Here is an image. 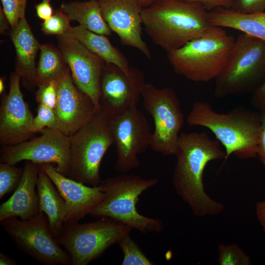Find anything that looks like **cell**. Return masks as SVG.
I'll use <instances>...</instances> for the list:
<instances>
[{"label": "cell", "mask_w": 265, "mask_h": 265, "mask_svg": "<svg viewBox=\"0 0 265 265\" xmlns=\"http://www.w3.org/2000/svg\"><path fill=\"white\" fill-rule=\"evenodd\" d=\"M261 117V126L258 145L257 157L265 166V112H260Z\"/></svg>", "instance_id": "obj_36"}, {"label": "cell", "mask_w": 265, "mask_h": 265, "mask_svg": "<svg viewBox=\"0 0 265 265\" xmlns=\"http://www.w3.org/2000/svg\"><path fill=\"white\" fill-rule=\"evenodd\" d=\"M30 140L4 146L0 162L15 165L25 160L37 164L55 163L56 169L67 176L70 159V137L60 130L46 128Z\"/></svg>", "instance_id": "obj_12"}, {"label": "cell", "mask_w": 265, "mask_h": 265, "mask_svg": "<svg viewBox=\"0 0 265 265\" xmlns=\"http://www.w3.org/2000/svg\"><path fill=\"white\" fill-rule=\"evenodd\" d=\"M46 128H54L60 130L54 109L38 104L37 114L33 117L31 130L35 133L41 132Z\"/></svg>", "instance_id": "obj_30"}, {"label": "cell", "mask_w": 265, "mask_h": 265, "mask_svg": "<svg viewBox=\"0 0 265 265\" xmlns=\"http://www.w3.org/2000/svg\"><path fill=\"white\" fill-rule=\"evenodd\" d=\"M156 0H140L142 6L144 8L148 7L153 3Z\"/></svg>", "instance_id": "obj_41"}, {"label": "cell", "mask_w": 265, "mask_h": 265, "mask_svg": "<svg viewBox=\"0 0 265 265\" xmlns=\"http://www.w3.org/2000/svg\"><path fill=\"white\" fill-rule=\"evenodd\" d=\"M1 227L23 252L45 265H71L69 253L52 234L43 212L32 218L16 217L0 221Z\"/></svg>", "instance_id": "obj_10"}, {"label": "cell", "mask_w": 265, "mask_h": 265, "mask_svg": "<svg viewBox=\"0 0 265 265\" xmlns=\"http://www.w3.org/2000/svg\"><path fill=\"white\" fill-rule=\"evenodd\" d=\"M146 83L140 70L131 67L127 73L115 65L106 63L101 80L100 110L112 116L137 106Z\"/></svg>", "instance_id": "obj_13"}, {"label": "cell", "mask_w": 265, "mask_h": 265, "mask_svg": "<svg viewBox=\"0 0 265 265\" xmlns=\"http://www.w3.org/2000/svg\"><path fill=\"white\" fill-rule=\"evenodd\" d=\"M40 51L36 67L37 86L46 82L56 80L68 66L59 50L53 45H41Z\"/></svg>", "instance_id": "obj_25"}, {"label": "cell", "mask_w": 265, "mask_h": 265, "mask_svg": "<svg viewBox=\"0 0 265 265\" xmlns=\"http://www.w3.org/2000/svg\"><path fill=\"white\" fill-rule=\"evenodd\" d=\"M36 188L39 212L45 214L52 234L57 238L65 226L66 207L64 199L48 175L40 168Z\"/></svg>", "instance_id": "obj_21"}, {"label": "cell", "mask_w": 265, "mask_h": 265, "mask_svg": "<svg viewBox=\"0 0 265 265\" xmlns=\"http://www.w3.org/2000/svg\"><path fill=\"white\" fill-rule=\"evenodd\" d=\"M123 253L122 265H153L151 261L130 234L123 237L118 243Z\"/></svg>", "instance_id": "obj_26"}, {"label": "cell", "mask_w": 265, "mask_h": 265, "mask_svg": "<svg viewBox=\"0 0 265 265\" xmlns=\"http://www.w3.org/2000/svg\"><path fill=\"white\" fill-rule=\"evenodd\" d=\"M220 144L206 132H182L177 140L173 185L177 194L198 216L218 215L225 209L223 204L207 194L203 183L204 172L208 163L225 160V151Z\"/></svg>", "instance_id": "obj_1"}, {"label": "cell", "mask_w": 265, "mask_h": 265, "mask_svg": "<svg viewBox=\"0 0 265 265\" xmlns=\"http://www.w3.org/2000/svg\"><path fill=\"white\" fill-rule=\"evenodd\" d=\"M36 99L38 104L54 109L57 98V82L52 80L38 86Z\"/></svg>", "instance_id": "obj_32"}, {"label": "cell", "mask_w": 265, "mask_h": 265, "mask_svg": "<svg viewBox=\"0 0 265 265\" xmlns=\"http://www.w3.org/2000/svg\"><path fill=\"white\" fill-rule=\"evenodd\" d=\"M0 265H16L17 263L9 257L0 252Z\"/></svg>", "instance_id": "obj_40"}, {"label": "cell", "mask_w": 265, "mask_h": 265, "mask_svg": "<svg viewBox=\"0 0 265 265\" xmlns=\"http://www.w3.org/2000/svg\"><path fill=\"white\" fill-rule=\"evenodd\" d=\"M21 78L16 72L10 78L9 90L0 107V143L5 146L29 139L33 115L20 89Z\"/></svg>", "instance_id": "obj_17"}, {"label": "cell", "mask_w": 265, "mask_h": 265, "mask_svg": "<svg viewBox=\"0 0 265 265\" xmlns=\"http://www.w3.org/2000/svg\"><path fill=\"white\" fill-rule=\"evenodd\" d=\"M251 104L260 112H265V80L252 93Z\"/></svg>", "instance_id": "obj_34"}, {"label": "cell", "mask_w": 265, "mask_h": 265, "mask_svg": "<svg viewBox=\"0 0 265 265\" xmlns=\"http://www.w3.org/2000/svg\"><path fill=\"white\" fill-rule=\"evenodd\" d=\"M245 13L265 11V0H232L230 8Z\"/></svg>", "instance_id": "obj_33"}, {"label": "cell", "mask_w": 265, "mask_h": 265, "mask_svg": "<svg viewBox=\"0 0 265 265\" xmlns=\"http://www.w3.org/2000/svg\"><path fill=\"white\" fill-rule=\"evenodd\" d=\"M4 90V84L3 78H1L0 79V94L3 92Z\"/></svg>", "instance_id": "obj_42"}, {"label": "cell", "mask_w": 265, "mask_h": 265, "mask_svg": "<svg viewBox=\"0 0 265 265\" xmlns=\"http://www.w3.org/2000/svg\"><path fill=\"white\" fill-rule=\"evenodd\" d=\"M62 35L78 40L106 63L115 65L125 72L129 73L131 66L128 60L118 49L112 45L107 36L93 32L80 25L71 26Z\"/></svg>", "instance_id": "obj_23"}, {"label": "cell", "mask_w": 265, "mask_h": 265, "mask_svg": "<svg viewBox=\"0 0 265 265\" xmlns=\"http://www.w3.org/2000/svg\"><path fill=\"white\" fill-rule=\"evenodd\" d=\"M56 82L57 98L54 110L60 130L70 136L99 110L92 99L75 84L68 66Z\"/></svg>", "instance_id": "obj_16"}, {"label": "cell", "mask_w": 265, "mask_h": 265, "mask_svg": "<svg viewBox=\"0 0 265 265\" xmlns=\"http://www.w3.org/2000/svg\"><path fill=\"white\" fill-rule=\"evenodd\" d=\"M141 99L154 123L150 147L165 156L174 155L185 119L176 93L170 87L159 88L146 83Z\"/></svg>", "instance_id": "obj_9"}, {"label": "cell", "mask_w": 265, "mask_h": 265, "mask_svg": "<svg viewBox=\"0 0 265 265\" xmlns=\"http://www.w3.org/2000/svg\"><path fill=\"white\" fill-rule=\"evenodd\" d=\"M208 12L196 3L156 0L143 8V26L153 42L168 53L205 33L212 26Z\"/></svg>", "instance_id": "obj_2"}, {"label": "cell", "mask_w": 265, "mask_h": 265, "mask_svg": "<svg viewBox=\"0 0 265 265\" xmlns=\"http://www.w3.org/2000/svg\"><path fill=\"white\" fill-rule=\"evenodd\" d=\"M109 117L116 148L115 169L128 173L139 166L138 155L150 147L152 132L149 123L137 106Z\"/></svg>", "instance_id": "obj_11"}, {"label": "cell", "mask_w": 265, "mask_h": 265, "mask_svg": "<svg viewBox=\"0 0 265 265\" xmlns=\"http://www.w3.org/2000/svg\"><path fill=\"white\" fill-rule=\"evenodd\" d=\"M235 39L222 27L212 26L201 36L167 53L175 72L194 82L215 80L227 62Z\"/></svg>", "instance_id": "obj_5"}, {"label": "cell", "mask_w": 265, "mask_h": 265, "mask_svg": "<svg viewBox=\"0 0 265 265\" xmlns=\"http://www.w3.org/2000/svg\"><path fill=\"white\" fill-rule=\"evenodd\" d=\"M218 263L220 265H250L251 259L236 243L218 244Z\"/></svg>", "instance_id": "obj_27"}, {"label": "cell", "mask_w": 265, "mask_h": 265, "mask_svg": "<svg viewBox=\"0 0 265 265\" xmlns=\"http://www.w3.org/2000/svg\"><path fill=\"white\" fill-rule=\"evenodd\" d=\"M132 229L111 218L102 217L88 223L65 225L56 239L69 253L72 265H87L110 246L118 244Z\"/></svg>", "instance_id": "obj_8"}, {"label": "cell", "mask_w": 265, "mask_h": 265, "mask_svg": "<svg viewBox=\"0 0 265 265\" xmlns=\"http://www.w3.org/2000/svg\"><path fill=\"white\" fill-rule=\"evenodd\" d=\"M216 98L252 93L265 80V42L242 33L215 78Z\"/></svg>", "instance_id": "obj_6"}, {"label": "cell", "mask_w": 265, "mask_h": 265, "mask_svg": "<svg viewBox=\"0 0 265 265\" xmlns=\"http://www.w3.org/2000/svg\"><path fill=\"white\" fill-rule=\"evenodd\" d=\"M52 0H42L40 3L35 5L36 15L39 18L45 21L49 19L53 14L51 4Z\"/></svg>", "instance_id": "obj_37"}, {"label": "cell", "mask_w": 265, "mask_h": 265, "mask_svg": "<svg viewBox=\"0 0 265 265\" xmlns=\"http://www.w3.org/2000/svg\"><path fill=\"white\" fill-rule=\"evenodd\" d=\"M211 25L241 31L265 42V11L245 13L217 8L208 12Z\"/></svg>", "instance_id": "obj_22"}, {"label": "cell", "mask_w": 265, "mask_h": 265, "mask_svg": "<svg viewBox=\"0 0 265 265\" xmlns=\"http://www.w3.org/2000/svg\"><path fill=\"white\" fill-rule=\"evenodd\" d=\"M70 19L62 9H56L53 15L41 24V30L46 34L60 36L66 33L71 27Z\"/></svg>", "instance_id": "obj_29"}, {"label": "cell", "mask_w": 265, "mask_h": 265, "mask_svg": "<svg viewBox=\"0 0 265 265\" xmlns=\"http://www.w3.org/2000/svg\"><path fill=\"white\" fill-rule=\"evenodd\" d=\"M182 1L196 3L201 5L207 10H212L217 8H230L232 0H181Z\"/></svg>", "instance_id": "obj_35"}, {"label": "cell", "mask_w": 265, "mask_h": 265, "mask_svg": "<svg viewBox=\"0 0 265 265\" xmlns=\"http://www.w3.org/2000/svg\"><path fill=\"white\" fill-rule=\"evenodd\" d=\"M70 137V167L67 177L98 186L102 181L100 168L103 157L114 144L109 116L100 110Z\"/></svg>", "instance_id": "obj_7"}, {"label": "cell", "mask_w": 265, "mask_h": 265, "mask_svg": "<svg viewBox=\"0 0 265 265\" xmlns=\"http://www.w3.org/2000/svg\"><path fill=\"white\" fill-rule=\"evenodd\" d=\"M23 168L5 162L0 163V199L18 186L23 173Z\"/></svg>", "instance_id": "obj_28"}, {"label": "cell", "mask_w": 265, "mask_h": 265, "mask_svg": "<svg viewBox=\"0 0 265 265\" xmlns=\"http://www.w3.org/2000/svg\"><path fill=\"white\" fill-rule=\"evenodd\" d=\"M59 50L77 86L92 100L100 110L101 80L106 62L78 40L57 36Z\"/></svg>", "instance_id": "obj_14"}, {"label": "cell", "mask_w": 265, "mask_h": 265, "mask_svg": "<svg viewBox=\"0 0 265 265\" xmlns=\"http://www.w3.org/2000/svg\"><path fill=\"white\" fill-rule=\"evenodd\" d=\"M255 210L258 221L265 233V200L258 202Z\"/></svg>", "instance_id": "obj_38"}, {"label": "cell", "mask_w": 265, "mask_h": 265, "mask_svg": "<svg viewBox=\"0 0 265 265\" xmlns=\"http://www.w3.org/2000/svg\"><path fill=\"white\" fill-rule=\"evenodd\" d=\"M60 8L70 21L93 32L109 36L112 31L104 20L98 0L63 2Z\"/></svg>", "instance_id": "obj_24"}, {"label": "cell", "mask_w": 265, "mask_h": 265, "mask_svg": "<svg viewBox=\"0 0 265 265\" xmlns=\"http://www.w3.org/2000/svg\"><path fill=\"white\" fill-rule=\"evenodd\" d=\"M2 9L10 26L14 28L19 21L25 18L27 0H0Z\"/></svg>", "instance_id": "obj_31"}, {"label": "cell", "mask_w": 265, "mask_h": 265, "mask_svg": "<svg viewBox=\"0 0 265 265\" xmlns=\"http://www.w3.org/2000/svg\"><path fill=\"white\" fill-rule=\"evenodd\" d=\"M158 182L156 178L127 173L102 181L99 186L104 197L90 215L111 218L143 233H160L164 229L162 221L140 214L136 207L139 196Z\"/></svg>", "instance_id": "obj_4"}, {"label": "cell", "mask_w": 265, "mask_h": 265, "mask_svg": "<svg viewBox=\"0 0 265 265\" xmlns=\"http://www.w3.org/2000/svg\"><path fill=\"white\" fill-rule=\"evenodd\" d=\"M10 38L16 53L15 72L21 77L25 86L30 90L37 86L35 58L41 45L26 18L12 28Z\"/></svg>", "instance_id": "obj_20"}, {"label": "cell", "mask_w": 265, "mask_h": 265, "mask_svg": "<svg viewBox=\"0 0 265 265\" xmlns=\"http://www.w3.org/2000/svg\"><path fill=\"white\" fill-rule=\"evenodd\" d=\"M51 179L63 197L66 207L65 225L73 224L84 218L104 197L98 186H88L59 172L50 163L39 164Z\"/></svg>", "instance_id": "obj_18"}, {"label": "cell", "mask_w": 265, "mask_h": 265, "mask_svg": "<svg viewBox=\"0 0 265 265\" xmlns=\"http://www.w3.org/2000/svg\"><path fill=\"white\" fill-rule=\"evenodd\" d=\"M103 17L124 46L138 50L148 59L151 52L142 37L143 21L140 0H98Z\"/></svg>", "instance_id": "obj_15"}, {"label": "cell", "mask_w": 265, "mask_h": 265, "mask_svg": "<svg viewBox=\"0 0 265 265\" xmlns=\"http://www.w3.org/2000/svg\"><path fill=\"white\" fill-rule=\"evenodd\" d=\"M186 122L191 126L210 130L225 149L224 162L235 155L240 159L257 157L261 126L260 112L238 107L227 113L215 111L204 101L195 102Z\"/></svg>", "instance_id": "obj_3"}, {"label": "cell", "mask_w": 265, "mask_h": 265, "mask_svg": "<svg viewBox=\"0 0 265 265\" xmlns=\"http://www.w3.org/2000/svg\"><path fill=\"white\" fill-rule=\"evenodd\" d=\"M10 25L1 6L0 7V33L3 34L8 28Z\"/></svg>", "instance_id": "obj_39"}, {"label": "cell", "mask_w": 265, "mask_h": 265, "mask_svg": "<svg viewBox=\"0 0 265 265\" xmlns=\"http://www.w3.org/2000/svg\"><path fill=\"white\" fill-rule=\"evenodd\" d=\"M21 180L12 196L0 206V221L13 217L23 220L39 213V199L36 191L39 164L26 161Z\"/></svg>", "instance_id": "obj_19"}]
</instances>
